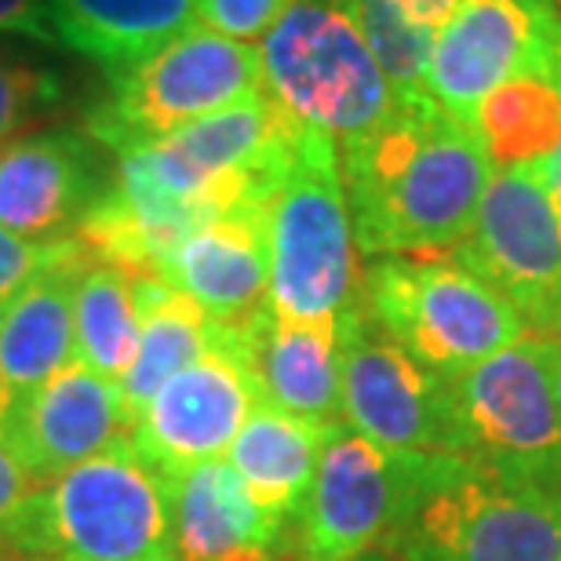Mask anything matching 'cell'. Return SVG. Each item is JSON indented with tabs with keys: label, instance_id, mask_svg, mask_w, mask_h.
Wrapping results in <instances>:
<instances>
[{
	"label": "cell",
	"instance_id": "6da1fadb",
	"mask_svg": "<svg viewBox=\"0 0 561 561\" xmlns=\"http://www.w3.org/2000/svg\"><path fill=\"white\" fill-rule=\"evenodd\" d=\"M340 172L354 241L376 260L456 252L496 164L474 128L412 92L365 136L340 142Z\"/></svg>",
	"mask_w": 561,
	"mask_h": 561
},
{
	"label": "cell",
	"instance_id": "7a4b0ae2",
	"mask_svg": "<svg viewBox=\"0 0 561 561\" xmlns=\"http://www.w3.org/2000/svg\"><path fill=\"white\" fill-rule=\"evenodd\" d=\"M398 561H561V492L456 453H398Z\"/></svg>",
	"mask_w": 561,
	"mask_h": 561
},
{
	"label": "cell",
	"instance_id": "3957f363",
	"mask_svg": "<svg viewBox=\"0 0 561 561\" xmlns=\"http://www.w3.org/2000/svg\"><path fill=\"white\" fill-rule=\"evenodd\" d=\"M0 551L30 561H175L168 481L121 437L33 489L0 525Z\"/></svg>",
	"mask_w": 561,
	"mask_h": 561
},
{
	"label": "cell",
	"instance_id": "277c9868",
	"mask_svg": "<svg viewBox=\"0 0 561 561\" xmlns=\"http://www.w3.org/2000/svg\"><path fill=\"white\" fill-rule=\"evenodd\" d=\"M271 310L291 321H335L362 296L340 146L302 128L296 153L266 201Z\"/></svg>",
	"mask_w": 561,
	"mask_h": 561
},
{
	"label": "cell",
	"instance_id": "5b68a950",
	"mask_svg": "<svg viewBox=\"0 0 561 561\" xmlns=\"http://www.w3.org/2000/svg\"><path fill=\"white\" fill-rule=\"evenodd\" d=\"M362 302L379 329L434 376L453 379L529 335L514 302L448 255H376Z\"/></svg>",
	"mask_w": 561,
	"mask_h": 561
},
{
	"label": "cell",
	"instance_id": "8992f818",
	"mask_svg": "<svg viewBox=\"0 0 561 561\" xmlns=\"http://www.w3.org/2000/svg\"><path fill=\"white\" fill-rule=\"evenodd\" d=\"M260 59L263 92L335 146L365 136L398 103L351 0H291L266 30Z\"/></svg>",
	"mask_w": 561,
	"mask_h": 561
},
{
	"label": "cell",
	"instance_id": "52a82bcc",
	"mask_svg": "<svg viewBox=\"0 0 561 561\" xmlns=\"http://www.w3.org/2000/svg\"><path fill=\"white\" fill-rule=\"evenodd\" d=\"M558 354L554 340L529 332L448 379L453 453L561 492Z\"/></svg>",
	"mask_w": 561,
	"mask_h": 561
},
{
	"label": "cell",
	"instance_id": "ba28073f",
	"mask_svg": "<svg viewBox=\"0 0 561 561\" xmlns=\"http://www.w3.org/2000/svg\"><path fill=\"white\" fill-rule=\"evenodd\" d=\"M255 95H263L260 48L194 26L150 59L110 73V95L88 117V136L121 157Z\"/></svg>",
	"mask_w": 561,
	"mask_h": 561
},
{
	"label": "cell",
	"instance_id": "9c48e42d",
	"mask_svg": "<svg viewBox=\"0 0 561 561\" xmlns=\"http://www.w3.org/2000/svg\"><path fill=\"white\" fill-rule=\"evenodd\" d=\"M340 398L343 426L387 453H453L448 379L401 351L362 296L340 313Z\"/></svg>",
	"mask_w": 561,
	"mask_h": 561
},
{
	"label": "cell",
	"instance_id": "30bf717a",
	"mask_svg": "<svg viewBox=\"0 0 561 561\" xmlns=\"http://www.w3.org/2000/svg\"><path fill=\"white\" fill-rule=\"evenodd\" d=\"M260 401L241 332L219 324L216 346L146 401L128 437L161 474H175L227 456Z\"/></svg>",
	"mask_w": 561,
	"mask_h": 561
},
{
	"label": "cell",
	"instance_id": "8fae6325",
	"mask_svg": "<svg viewBox=\"0 0 561 561\" xmlns=\"http://www.w3.org/2000/svg\"><path fill=\"white\" fill-rule=\"evenodd\" d=\"M536 66H561V41L540 0H463L434 33L423 95L474 128L485 95Z\"/></svg>",
	"mask_w": 561,
	"mask_h": 561
},
{
	"label": "cell",
	"instance_id": "7c38bea8",
	"mask_svg": "<svg viewBox=\"0 0 561 561\" xmlns=\"http://www.w3.org/2000/svg\"><path fill=\"white\" fill-rule=\"evenodd\" d=\"M456 260L529 318L561 288V208L529 164L489 179Z\"/></svg>",
	"mask_w": 561,
	"mask_h": 561
},
{
	"label": "cell",
	"instance_id": "4fadbf2b",
	"mask_svg": "<svg viewBox=\"0 0 561 561\" xmlns=\"http://www.w3.org/2000/svg\"><path fill=\"white\" fill-rule=\"evenodd\" d=\"M398 500L401 456L335 423L324 434L307 500L291 518V551L307 561H354L379 551Z\"/></svg>",
	"mask_w": 561,
	"mask_h": 561
},
{
	"label": "cell",
	"instance_id": "5bb4252c",
	"mask_svg": "<svg viewBox=\"0 0 561 561\" xmlns=\"http://www.w3.org/2000/svg\"><path fill=\"white\" fill-rule=\"evenodd\" d=\"M128 434L131 416L121 387L73 357L11 420L0 448L15 459L30 489H41Z\"/></svg>",
	"mask_w": 561,
	"mask_h": 561
},
{
	"label": "cell",
	"instance_id": "9a60e30c",
	"mask_svg": "<svg viewBox=\"0 0 561 561\" xmlns=\"http://www.w3.org/2000/svg\"><path fill=\"white\" fill-rule=\"evenodd\" d=\"M106 183L81 131H37L0 146V227L22 241L73 238Z\"/></svg>",
	"mask_w": 561,
	"mask_h": 561
},
{
	"label": "cell",
	"instance_id": "2e32d148",
	"mask_svg": "<svg viewBox=\"0 0 561 561\" xmlns=\"http://www.w3.org/2000/svg\"><path fill=\"white\" fill-rule=\"evenodd\" d=\"M84 249L73 238L0 313V437L11 420L77 357L73 288Z\"/></svg>",
	"mask_w": 561,
	"mask_h": 561
},
{
	"label": "cell",
	"instance_id": "e0dca14e",
	"mask_svg": "<svg viewBox=\"0 0 561 561\" xmlns=\"http://www.w3.org/2000/svg\"><path fill=\"white\" fill-rule=\"evenodd\" d=\"M216 324L244 329L271 307L266 205H244L208 219L179 244L164 271Z\"/></svg>",
	"mask_w": 561,
	"mask_h": 561
},
{
	"label": "cell",
	"instance_id": "ac0fdd59",
	"mask_svg": "<svg viewBox=\"0 0 561 561\" xmlns=\"http://www.w3.org/2000/svg\"><path fill=\"white\" fill-rule=\"evenodd\" d=\"M175 561H244L288 551V525L249 496L227 459L164 474Z\"/></svg>",
	"mask_w": 561,
	"mask_h": 561
},
{
	"label": "cell",
	"instance_id": "d6986e66",
	"mask_svg": "<svg viewBox=\"0 0 561 561\" xmlns=\"http://www.w3.org/2000/svg\"><path fill=\"white\" fill-rule=\"evenodd\" d=\"M241 332L244 357L266 405L318 426L343 423L340 398V318L291 321L266 307Z\"/></svg>",
	"mask_w": 561,
	"mask_h": 561
},
{
	"label": "cell",
	"instance_id": "ffe728a7",
	"mask_svg": "<svg viewBox=\"0 0 561 561\" xmlns=\"http://www.w3.org/2000/svg\"><path fill=\"white\" fill-rule=\"evenodd\" d=\"M55 41L110 73L150 59L201 22L197 0H44Z\"/></svg>",
	"mask_w": 561,
	"mask_h": 561
},
{
	"label": "cell",
	"instance_id": "44dd1931",
	"mask_svg": "<svg viewBox=\"0 0 561 561\" xmlns=\"http://www.w3.org/2000/svg\"><path fill=\"white\" fill-rule=\"evenodd\" d=\"M324 434H329V426L299 420L285 409L260 401L252 416L244 420L241 434L233 437L227 463L249 489V496L266 514L288 525L310 492Z\"/></svg>",
	"mask_w": 561,
	"mask_h": 561
},
{
	"label": "cell",
	"instance_id": "7402d4cb",
	"mask_svg": "<svg viewBox=\"0 0 561 561\" xmlns=\"http://www.w3.org/2000/svg\"><path fill=\"white\" fill-rule=\"evenodd\" d=\"M216 335L219 324L186 291L157 274H139V351L117 383L131 423L168 379L216 346Z\"/></svg>",
	"mask_w": 561,
	"mask_h": 561
},
{
	"label": "cell",
	"instance_id": "603a6c76",
	"mask_svg": "<svg viewBox=\"0 0 561 561\" xmlns=\"http://www.w3.org/2000/svg\"><path fill=\"white\" fill-rule=\"evenodd\" d=\"M73 332L77 362L121 383L139 351V271L84 249L73 288Z\"/></svg>",
	"mask_w": 561,
	"mask_h": 561
},
{
	"label": "cell",
	"instance_id": "cb8c5ba5",
	"mask_svg": "<svg viewBox=\"0 0 561 561\" xmlns=\"http://www.w3.org/2000/svg\"><path fill=\"white\" fill-rule=\"evenodd\" d=\"M474 131L492 164H533L561 142V66H536L496 92L474 114Z\"/></svg>",
	"mask_w": 561,
	"mask_h": 561
},
{
	"label": "cell",
	"instance_id": "d4e9b609",
	"mask_svg": "<svg viewBox=\"0 0 561 561\" xmlns=\"http://www.w3.org/2000/svg\"><path fill=\"white\" fill-rule=\"evenodd\" d=\"M62 103V81L48 66L0 48V146Z\"/></svg>",
	"mask_w": 561,
	"mask_h": 561
},
{
	"label": "cell",
	"instance_id": "484cf974",
	"mask_svg": "<svg viewBox=\"0 0 561 561\" xmlns=\"http://www.w3.org/2000/svg\"><path fill=\"white\" fill-rule=\"evenodd\" d=\"M291 0H197L201 22L208 30L222 33L233 41H255L266 37V30L285 15Z\"/></svg>",
	"mask_w": 561,
	"mask_h": 561
},
{
	"label": "cell",
	"instance_id": "4316f807",
	"mask_svg": "<svg viewBox=\"0 0 561 561\" xmlns=\"http://www.w3.org/2000/svg\"><path fill=\"white\" fill-rule=\"evenodd\" d=\"M70 241V238H66ZM66 241H55V244H33V241H22L15 238L11 230L0 227V313L11 307V299L26 288V280L44 271L55 255L66 249Z\"/></svg>",
	"mask_w": 561,
	"mask_h": 561
},
{
	"label": "cell",
	"instance_id": "83f0119b",
	"mask_svg": "<svg viewBox=\"0 0 561 561\" xmlns=\"http://www.w3.org/2000/svg\"><path fill=\"white\" fill-rule=\"evenodd\" d=\"M0 33H26L33 41L59 44L44 0H0Z\"/></svg>",
	"mask_w": 561,
	"mask_h": 561
},
{
	"label": "cell",
	"instance_id": "f1b7e54d",
	"mask_svg": "<svg viewBox=\"0 0 561 561\" xmlns=\"http://www.w3.org/2000/svg\"><path fill=\"white\" fill-rule=\"evenodd\" d=\"M379 4L394 8L398 15H405L409 22H416L426 33H437L448 19L456 15L463 0H379Z\"/></svg>",
	"mask_w": 561,
	"mask_h": 561
},
{
	"label": "cell",
	"instance_id": "f546056e",
	"mask_svg": "<svg viewBox=\"0 0 561 561\" xmlns=\"http://www.w3.org/2000/svg\"><path fill=\"white\" fill-rule=\"evenodd\" d=\"M30 481L22 478V470L15 467V459H11L4 448H0V525H4L11 514L19 511V503L30 496Z\"/></svg>",
	"mask_w": 561,
	"mask_h": 561
},
{
	"label": "cell",
	"instance_id": "4dcf8cb0",
	"mask_svg": "<svg viewBox=\"0 0 561 561\" xmlns=\"http://www.w3.org/2000/svg\"><path fill=\"white\" fill-rule=\"evenodd\" d=\"M529 332L543 335V340H554L561 346V288L529 318Z\"/></svg>",
	"mask_w": 561,
	"mask_h": 561
},
{
	"label": "cell",
	"instance_id": "1f68e13d",
	"mask_svg": "<svg viewBox=\"0 0 561 561\" xmlns=\"http://www.w3.org/2000/svg\"><path fill=\"white\" fill-rule=\"evenodd\" d=\"M529 168H533V175L543 183L547 194H551L554 205L561 208V142L547 157H540V161H533Z\"/></svg>",
	"mask_w": 561,
	"mask_h": 561
},
{
	"label": "cell",
	"instance_id": "d6a6232c",
	"mask_svg": "<svg viewBox=\"0 0 561 561\" xmlns=\"http://www.w3.org/2000/svg\"><path fill=\"white\" fill-rule=\"evenodd\" d=\"M540 8L547 11V19H551V26H554L558 41H561V0H540Z\"/></svg>",
	"mask_w": 561,
	"mask_h": 561
},
{
	"label": "cell",
	"instance_id": "836d02e7",
	"mask_svg": "<svg viewBox=\"0 0 561 561\" xmlns=\"http://www.w3.org/2000/svg\"><path fill=\"white\" fill-rule=\"evenodd\" d=\"M244 561H307V558L296 554V551H291V547H288V551H277V554H260V558H244Z\"/></svg>",
	"mask_w": 561,
	"mask_h": 561
},
{
	"label": "cell",
	"instance_id": "e575fe53",
	"mask_svg": "<svg viewBox=\"0 0 561 561\" xmlns=\"http://www.w3.org/2000/svg\"><path fill=\"white\" fill-rule=\"evenodd\" d=\"M554 401H558V420H561V354H558V365H554Z\"/></svg>",
	"mask_w": 561,
	"mask_h": 561
},
{
	"label": "cell",
	"instance_id": "d590c367",
	"mask_svg": "<svg viewBox=\"0 0 561 561\" xmlns=\"http://www.w3.org/2000/svg\"><path fill=\"white\" fill-rule=\"evenodd\" d=\"M354 561H398V558H390L387 551H368V554H362V558H354Z\"/></svg>",
	"mask_w": 561,
	"mask_h": 561
}]
</instances>
